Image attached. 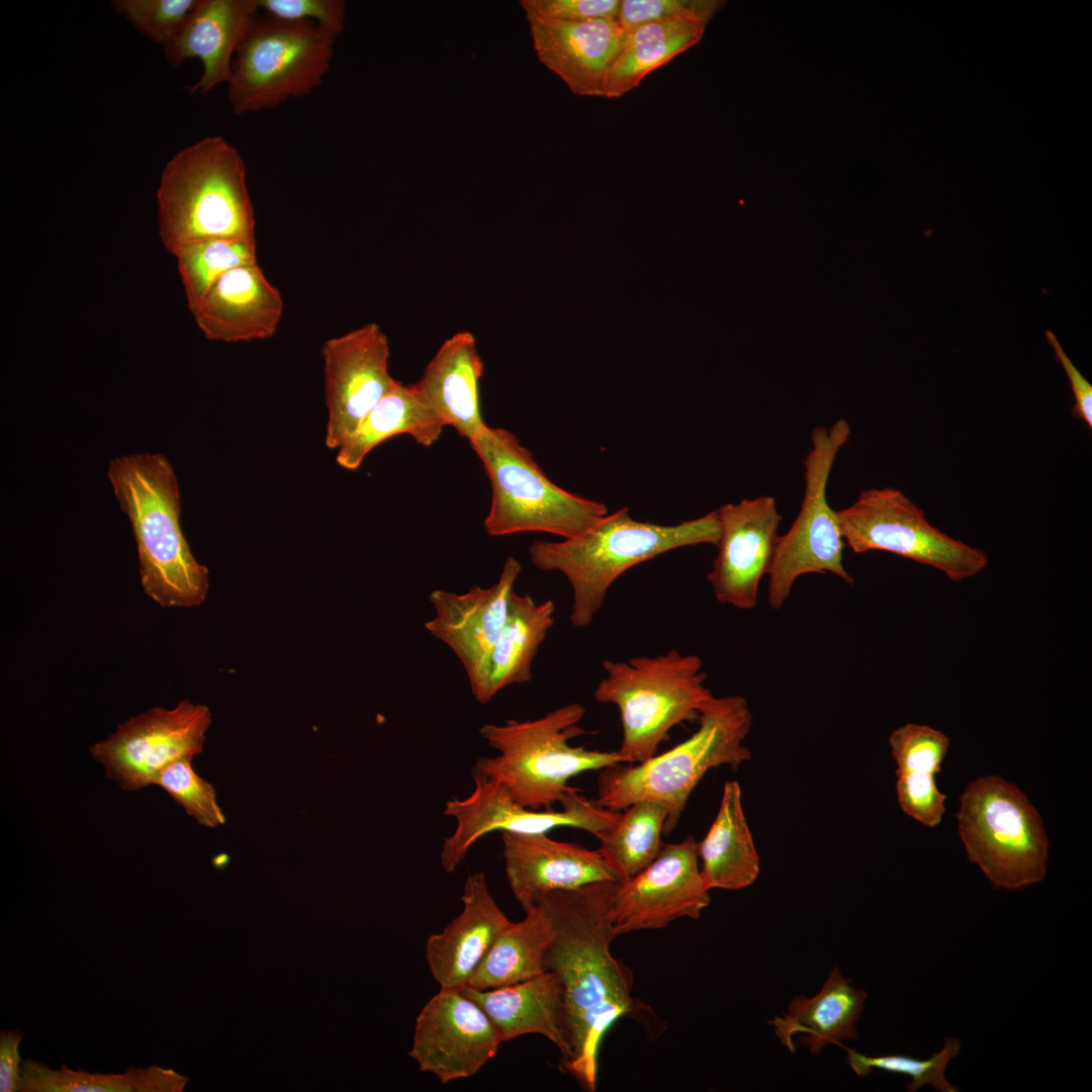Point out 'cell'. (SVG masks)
Returning <instances> with one entry per match:
<instances>
[{"label": "cell", "instance_id": "1", "mask_svg": "<svg viewBox=\"0 0 1092 1092\" xmlns=\"http://www.w3.org/2000/svg\"><path fill=\"white\" fill-rule=\"evenodd\" d=\"M616 884L603 881L550 891L534 901L553 924L544 968L559 978L567 1011L571 1055L560 1070L589 1092L597 1089L599 1053L607 1031L623 1016L639 1018L650 1010L632 996V972L611 951L617 936L610 917Z\"/></svg>", "mask_w": 1092, "mask_h": 1092}, {"label": "cell", "instance_id": "2", "mask_svg": "<svg viewBox=\"0 0 1092 1092\" xmlns=\"http://www.w3.org/2000/svg\"><path fill=\"white\" fill-rule=\"evenodd\" d=\"M108 478L136 543L144 593L161 607H194L206 599L208 569L193 556L180 526L177 478L161 454L113 459Z\"/></svg>", "mask_w": 1092, "mask_h": 1092}, {"label": "cell", "instance_id": "3", "mask_svg": "<svg viewBox=\"0 0 1092 1092\" xmlns=\"http://www.w3.org/2000/svg\"><path fill=\"white\" fill-rule=\"evenodd\" d=\"M718 537L716 511L675 525H659L637 521L622 508L577 537L534 540L528 552L537 568L556 570L567 578L572 592L570 623L584 628L594 622L611 585L628 569L680 547L716 545Z\"/></svg>", "mask_w": 1092, "mask_h": 1092}, {"label": "cell", "instance_id": "4", "mask_svg": "<svg viewBox=\"0 0 1092 1092\" xmlns=\"http://www.w3.org/2000/svg\"><path fill=\"white\" fill-rule=\"evenodd\" d=\"M698 721L692 736L661 754L636 765L616 763L600 769L597 803L615 812L639 801L658 803L667 813L663 835H669L706 772L722 765L737 770L751 758L744 740L753 717L744 697L714 696Z\"/></svg>", "mask_w": 1092, "mask_h": 1092}, {"label": "cell", "instance_id": "5", "mask_svg": "<svg viewBox=\"0 0 1092 1092\" xmlns=\"http://www.w3.org/2000/svg\"><path fill=\"white\" fill-rule=\"evenodd\" d=\"M157 204L159 236L172 255L205 240L256 241L246 164L220 135L194 143L166 164Z\"/></svg>", "mask_w": 1092, "mask_h": 1092}, {"label": "cell", "instance_id": "6", "mask_svg": "<svg viewBox=\"0 0 1092 1092\" xmlns=\"http://www.w3.org/2000/svg\"><path fill=\"white\" fill-rule=\"evenodd\" d=\"M584 715L581 704L570 703L534 720L482 725L480 736L498 754L478 758L472 775L497 782L512 800L530 809L561 804L574 789L568 786L571 778L624 763L617 751L570 745L585 733L579 724Z\"/></svg>", "mask_w": 1092, "mask_h": 1092}, {"label": "cell", "instance_id": "7", "mask_svg": "<svg viewBox=\"0 0 1092 1092\" xmlns=\"http://www.w3.org/2000/svg\"><path fill=\"white\" fill-rule=\"evenodd\" d=\"M602 666L606 675L594 698L619 710L622 741L617 752L624 763H640L655 755L670 730L698 720L701 709L714 697L705 686L703 661L696 654L670 649L624 661L607 659Z\"/></svg>", "mask_w": 1092, "mask_h": 1092}, {"label": "cell", "instance_id": "8", "mask_svg": "<svg viewBox=\"0 0 1092 1092\" xmlns=\"http://www.w3.org/2000/svg\"><path fill=\"white\" fill-rule=\"evenodd\" d=\"M469 443L490 482L491 503L483 523L489 536L544 532L573 538L608 515L604 504L552 482L510 431L485 425Z\"/></svg>", "mask_w": 1092, "mask_h": 1092}, {"label": "cell", "instance_id": "9", "mask_svg": "<svg viewBox=\"0 0 1092 1092\" xmlns=\"http://www.w3.org/2000/svg\"><path fill=\"white\" fill-rule=\"evenodd\" d=\"M339 34L313 21L257 14L232 62L228 99L237 115L275 109L318 88Z\"/></svg>", "mask_w": 1092, "mask_h": 1092}, {"label": "cell", "instance_id": "10", "mask_svg": "<svg viewBox=\"0 0 1092 1092\" xmlns=\"http://www.w3.org/2000/svg\"><path fill=\"white\" fill-rule=\"evenodd\" d=\"M958 829L969 861L996 888L1018 890L1041 882L1049 839L1026 795L996 776L971 781L960 796Z\"/></svg>", "mask_w": 1092, "mask_h": 1092}, {"label": "cell", "instance_id": "11", "mask_svg": "<svg viewBox=\"0 0 1092 1092\" xmlns=\"http://www.w3.org/2000/svg\"><path fill=\"white\" fill-rule=\"evenodd\" d=\"M851 429L844 419L829 429L819 426L811 432L812 448L804 459L805 492L800 512L784 535H779L767 571V603L780 610L789 599L795 581L808 573H832L848 584L853 577L843 564L845 546L837 512L827 500V483L840 448Z\"/></svg>", "mask_w": 1092, "mask_h": 1092}, {"label": "cell", "instance_id": "12", "mask_svg": "<svg viewBox=\"0 0 1092 1092\" xmlns=\"http://www.w3.org/2000/svg\"><path fill=\"white\" fill-rule=\"evenodd\" d=\"M836 512L844 543L854 553L890 552L935 568L952 581L976 576L989 563L984 550L939 530L895 487L862 490L851 506Z\"/></svg>", "mask_w": 1092, "mask_h": 1092}, {"label": "cell", "instance_id": "13", "mask_svg": "<svg viewBox=\"0 0 1092 1092\" xmlns=\"http://www.w3.org/2000/svg\"><path fill=\"white\" fill-rule=\"evenodd\" d=\"M474 788L464 799L446 803L444 814L456 821L454 832L445 837L441 864L453 873L474 843L490 832L542 834L559 827H571L595 837L613 826L621 812L611 811L589 800L574 788L561 802L562 810H534L519 805L495 781L472 775Z\"/></svg>", "mask_w": 1092, "mask_h": 1092}, {"label": "cell", "instance_id": "14", "mask_svg": "<svg viewBox=\"0 0 1092 1092\" xmlns=\"http://www.w3.org/2000/svg\"><path fill=\"white\" fill-rule=\"evenodd\" d=\"M210 723L209 708L188 700L172 709L155 707L119 724L90 753L121 789L138 791L155 785L170 763L200 754Z\"/></svg>", "mask_w": 1092, "mask_h": 1092}, {"label": "cell", "instance_id": "15", "mask_svg": "<svg viewBox=\"0 0 1092 1092\" xmlns=\"http://www.w3.org/2000/svg\"><path fill=\"white\" fill-rule=\"evenodd\" d=\"M693 836L663 844L642 872L617 882L610 917L616 935L658 929L688 917L699 919L711 902Z\"/></svg>", "mask_w": 1092, "mask_h": 1092}, {"label": "cell", "instance_id": "16", "mask_svg": "<svg viewBox=\"0 0 1092 1092\" xmlns=\"http://www.w3.org/2000/svg\"><path fill=\"white\" fill-rule=\"evenodd\" d=\"M322 355L328 407L325 443L339 449L397 380L388 371V339L375 323L327 340Z\"/></svg>", "mask_w": 1092, "mask_h": 1092}, {"label": "cell", "instance_id": "17", "mask_svg": "<svg viewBox=\"0 0 1092 1092\" xmlns=\"http://www.w3.org/2000/svg\"><path fill=\"white\" fill-rule=\"evenodd\" d=\"M500 1034L482 1008L460 990L442 989L416 1019L408 1056L442 1084L475 1075L496 1054Z\"/></svg>", "mask_w": 1092, "mask_h": 1092}, {"label": "cell", "instance_id": "18", "mask_svg": "<svg viewBox=\"0 0 1092 1092\" xmlns=\"http://www.w3.org/2000/svg\"><path fill=\"white\" fill-rule=\"evenodd\" d=\"M716 513L718 553L707 580L720 604L751 610L771 563L782 516L769 495L725 504Z\"/></svg>", "mask_w": 1092, "mask_h": 1092}, {"label": "cell", "instance_id": "19", "mask_svg": "<svg viewBox=\"0 0 1092 1092\" xmlns=\"http://www.w3.org/2000/svg\"><path fill=\"white\" fill-rule=\"evenodd\" d=\"M521 571L520 561L509 556L497 581L489 587L474 585L464 594L434 589L429 595L434 616L425 628L453 651L469 682L503 630Z\"/></svg>", "mask_w": 1092, "mask_h": 1092}, {"label": "cell", "instance_id": "20", "mask_svg": "<svg viewBox=\"0 0 1092 1092\" xmlns=\"http://www.w3.org/2000/svg\"><path fill=\"white\" fill-rule=\"evenodd\" d=\"M539 61L579 96H604L626 31L617 20L564 21L525 13Z\"/></svg>", "mask_w": 1092, "mask_h": 1092}, {"label": "cell", "instance_id": "21", "mask_svg": "<svg viewBox=\"0 0 1092 1092\" xmlns=\"http://www.w3.org/2000/svg\"><path fill=\"white\" fill-rule=\"evenodd\" d=\"M506 876L524 911L536 898L555 890L617 882L600 852L542 834L500 832Z\"/></svg>", "mask_w": 1092, "mask_h": 1092}, {"label": "cell", "instance_id": "22", "mask_svg": "<svg viewBox=\"0 0 1092 1092\" xmlns=\"http://www.w3.org/2000/svg\"><path fill=\"white\" fill-rule=\"evenodd\" d=\"M283 308L280 292L256 263L226 272L192 314L206 339L239 343L274 337Z\"/></svg>", "mask_w": 1092, "mask_h": 1092}, {"label": "cell", "instance_id": "23", "mask_svg": "<svg viewBox=\"0 0 1092 1092\" xmlns=\"http://www.w3.org/2000/svg\"><path fill=\"white\" fill-rule=\"evenodd\" d=\"M461 900L462 912L426 942L430 972L442 989L466 988L498 934L511 922L492 898L482 872L467 877Z\"/></svg>", "mask_w": 1092, "mask_h": 1092}, {"label": "cell", "instance_id": "24", "mask_svg": "<svg viewBox=\"0 0 1092 1092\" xmlns=\"http://www.w3.org/2000/svg\"><path fill=\"white\" fill-rule=\"evenodd\" d=\"M258 11L256 0H200L177 35L163 47L172 67L194 58L202 62V76L188 87L190 94L204 96L230 82L235 53Z\"/></svg>", "mask_w": 1092, "mask_h": 1092}, {"label": "cell", "instance_id": "25", "mask_svg": "<svg viewBox=\"0 0 1092 1092\" xmlns=\"http://www.w3.org/2000/svg\"><path fill=\"white\" fill-rule=\"evenodd\" d=\"M460 991L482 1008L503 1041L537 1033L559 1050V1068L568 1061L571 1044L566 1005L561 982L553 972L545 971L509 986L488 990L466 987Z\"/></svg>", "mask_w": 1092, "mask_h": 1092}, {"label": "cell", "instance_id": "26", "mask_svg": "<svg viewBox=\"0 0 1092 1092\" xmlns=\"http://www.w3.org/2000/svg\"><path fill=\"white\" fill-rule=\"evenodd\" d=\"M483 363L474 336L459 332L447 339L412 384L421 401L459 436L472 441L485 427L479 401Z\"/></svg>", "mask_w": 1092, "mask_h": 1092}, {"label": "cell", "instance_id": "27", "mask_svg": "<svg viewBox=\"0 0 1092 1092\" xmlns=\"http://www.w3.org/2000/svg\"><path fill=\"white\" fill-rule=\"evenodd\" d=\"M552 600L537 603L529 594H512L503 630L469 682L474 699L485 705L502 690L532 679V663L554 624Z\"/></svg>", "mask_w": 1092, "mask_h": 1092}, {"label": "cell", "instance_id": "28", "mask_svg": "<svg viewBox=\"0 0 1092 1092\" xmlns=\"http://www.w3.org/2000/svg\"><path fill=\"white\" fill-rule=\"evenodd\" d=\"M850 983L834 967L816 995L793 998L784 1016L769 1021L780 1041L793 1053L794 1036L801 1033V1044L816 1055L829 1043L856 1039L867 993Z\"/></svg>", "mask_w": 1092, "mask_h": 1092}, {"label": "cell", "instance_id": "29", "mask_svg": "<svg viewBox=\"0 0 1092 1092\" xmlns=\"http://www.w3.org/2000/svg\"><path fill=\"white\" fill-rule=\"evenodd\" d=\"M703 878L711 889L737 891L752 885L759 876L760 856L742 804L737 781L724 784L717 815L698 842Z\"/></svg>", "mask_w": 1092, "mask_h": 1092}, {"label": "cell", "instance_id": "30", "mask_svg": "<svg viewBox=\"0 0 1092 1092\" xmlns=\"http://www.w3.org/2000/svg\"><path fill=\"white\" fill-rule=\"evenodd\" d=\"M444 424L419 398L413 385L399 381L368 413L354 434L338 449L337 463L347 470L358 469L379 444L406 434L424 446H432Z\"/></svg>", "mask_w": 1092, "mask_h": 1092}, {"label": "cell", "instance_id": "31", "mask_svg": "<svg viewBox=\"0 0 1092 1092\" xmlns=\"http://www.w3.org/2000/svg\"><path fill=\"white\" fill-rule=\"evenodd\" d=\"M519 922H510L474 971L468 986L488 990L517 984L545 972L544 958L554 929L546 909L535 902Z\"/></svg>", "mask_w": 1092, "mask_h": 1092}, {"label": "cell", "instance_id": "32", "mask_svg": "<svg viewBox=\"0 0 1092 1092\" xmlns=\"http://www.w3.org/2000/svg\"><path fill=\"white\" fill-rule=\"evenodd\" d=\"M706 24L701 19L677 17L648 22L626 33L608 73L604 97L619 98L638 87L652 71L698 43Z\"/></svg>", "mask_w": 1092, "mask_h": 1092}, {"label": "cell", "instance_id": "33", "mask_svg": "<svg viewBox=\"0 0 1092 1092\" xmlns=\"http://www.w3.org/2000/svg\"><path fill=\"white\" fill-rule=\"evenodd\" d=\"M188 1077L172 1069L151 1066L130 1068L123 1074H91L74 1071L62 1065L52 1070L46 1064L22 1061L18 1091L20 1092H181Z\"/></svg>", "mask_w": 1092, "mask_h": 1092}, {"label": "cell", "instance_id": "34", "mask_svg": "<svg viewBox=\"0 0 1092 1092\" xmlns=\"http://www.w3.org/2000/svg\"><path fill=\"white\" fill-rule=\"evenodd\" d=\"M666 810L658 803L639 801L621 811L618 821L599 833L598 851L617 882H625L647 868L663 843Z\"/></svg>", "mask_w": 1092, "mask_h": 1092}, {"label": "cell", "instance_id": "35", "mask_svg": "<svg viewBox=\"0 0 1092 1092\" xmlns=\"http://www.w3.org/2000/svg\"><path fill=\"white\" fill-rule=\"evenodd\" d=\"M174 256L191 313L226 272L258 263L256 241L247 240L200 241L180 248Z\"/></svg>", "mask_w": 1092, "mask_h": 1092}, {"label": "cell", "instance_id": "36", "mask_svg": "<svg viewBox=\"0 0 1092 1092\" xmlns=\"http://www.w3.org/2000/svg\"><path fill=\"white\" fill-rule=\"evenodd\" d=\"M846 1055V1063L857 1077L870 1075L875 1069L884 1070L894 1074H902L911 1077V1083L906 1089L915 1092L923 1085H931L940 1092H957L959 1088L948 1083L944 1071L949 1061L957 1057L961 1051V1041L953 1037L944 1039L943 1048L926 1060L914 1059L905 1055H883L871 1057L858 1053L850 1048L843 1046Z\"/></svg>", "mask_w": 1092, "mask_h": 1092}, {"label": "cell", "instance_id": "37", "mask_svg": "<svg viewBox=\"0 0 1092 1092\" xmlns=\"http://www.w3.org/2000/svg\"><path fill=\"white\" fill-rule=\"evenodd\" d=\"M192 760L180 759L167 765L155 785L161 787L199 825L214 828L225 823L214 787L198 776Z\"/></svg>", "mask_w": 1092, "mask_h": 1092}, {"label": "cell", "instance_id": "38", "mask_svg": "<svg viewBox=\"0 0 1092 1092\" xmlns=\"http://www.w3.org/2000/svg\"><path fill=\"white\" fill-rule=\"evenodd\" d=\"M200 0H115L110 4L144 36L161 46L180 31Z\"/></svg>", "mask_w": 1092, "mask_h": 1092}, {"label": "cell", "instance_id": "39", "mask_svg": "<svg viewBox=\"0 0 1092 1092\" xmlns=\"http://www.w3.org/2000/svg\"><path fill=\"white\" fill-rule=\"evenodd\" d=\"M888 742L897 764L896 774L913 770L939 774L949 746V739L943 732L915 723L893 730Z\"/></svg>", "mask_w": 1092, "mask_h": 1092}, {"label": "cell", "instance_id": "40", "mask_svg": "<svg viewBox=\"0 0 1092 1092\" xmlns=\"http://www.w3.org/2000/svg\"><path fill=\"white\" fill-rule=\"evenodd\" d=\"M725 2L717 0H621L617 21L626 33L653 21L687 17L708 23Z\"/></svg>", "mask_w": 1092, "mask_h": 1092}, {"label": "cell", "instance_id": "41", "mask_svg": "<svg viewBox=\"0 0 1092 1092\" xmlns=\"http://www.w3.org/2000/svg\"><path fill=\"white\" fill-rule=\"evenodd\" d=\"M897 799L902 811L927 827L940 824L946 796L939 792L935 775L913 770L897 772Z\"/></svg>", "mask_w": 1092, "mask_h": 1092}, {"label": "cell", "instance_id": "42", "mask_svg": "<svg viewBox=\"0 0 1092 1092\" xmlns=\"http://www.w3.org/2000/svg\"><path fill=\"white\" fill-rule=\"evenodd\" d=\"M259 10L286 20L313 21L340 34L345 28L343 0H256Z\"/></svg>", "mask_w": 1092, "mask_h": 1092}, {"label": "cell", "instance_id": "43", "mask_svg": "<svg viewBox=\"0 0 1092 1092\" xmlns=\"http://www.w3.org/2000/svg\"><path fill=\"white\" fill-rule=\"evenodd\" d=\"M525 13L564 21L617 20L621 0H521Z\"/></svg>", "mask_w": 1092, "mask_h": 1092}, {"label": "cell", "instance_id": "44", "mask_svg": "<svg viewBox=\"0 0 1092 1092\" xmlns=\"http://www.w3.org/2000/svg\"><path fill=\"white\" fill-rule=\"evenodd\" d=\"M1049 345L1053 348L1057 360L1062 364L1074 393L1075 403L1071 414L1082 420L1088 428L1092 429V385L1081 374L1077 367L1064 351L1058 338L1052 331L1045 332Z\"/></svg>", "mask_w": 1092, "mask_h": 1092}, {"label": "cell", "instance_id": "45", "mask_svg": "<svg viewBox=\"0 0 1092 1092\" xmlns=\"http://www.w3.org/2000/svg\"><path fill=\"white\" fill-rule=\"evenodd\" d=\"M23 1032L4 1030L0 1032V1091H18L21 1059L19 1043Z\"/></svg>", "mask_w": 1092, "mask_h": 1092}]
</instances>
